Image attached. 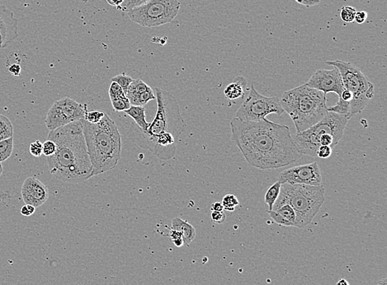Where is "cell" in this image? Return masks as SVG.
I'll return each instance as SVG.
<instances>
[{"instance_id": "1", "label": "cell", "mask_w": 387, "mask_h": 285, "mask_svg": "<svg viewBox=\"0 0 387 285\" xmlns=\"http://www.w3.org/2000/svg\"><path fill=\"white\" fill-rule=\"evenodd\" d=\"M231 128L233 142L254 168L277 169L302 158L287 125L266 118L259 121H243L235 117Z\"/></svg>"}, {"instance_id": "2", "label": "cell", "mask_w": 387, "mask_h": 285, "mask_svg": "<svg viewBox=\"0 0 387 285\" xmlns=\"http://www.w3.org/2000/svg\"><path fill=\"white\" fill-rule=\"evenodd\" d=\"M47 138L56 145V151L46 157L51 175L67 183H81L92 177V164L81 120L49 132Z\"/></svg>"}, {"instance_id": "3", "label": "cell", "mask_w": 387, "mask_h": 285, "mask_svg": "<svg viewBox=\"0 0 387 285\" xmlns=\"http://www.w3.org/2000/svg\"><path fill=\"white\" fill-rule=\"evenodd\" d=\"M92 164V177L115 168L121 159L122 137L115 122L105 114L98 124L81 120Z\"/></svg>"}, {"instance_id": "4", "label": "cell", "mask_w": 387, "mask_h": 285, "mask_svg": "<svg viewBox=\"0 0 387 285\" xmlns=\"http://www.w3.org/2000/svg\"><path fill=\"white\" fill-rule=\"evenodd\" d=\"M279 100L284 111L295 124L297 133L317 124L327 113L326 95L307 84L288 90Z\"/></svg>"}, {"instance_id": "5", "label": "cell", "mask_w": 387, "mask_h": 285, "mask_svg": "<svg viewBox=\"0 0 387 285\" xmlns=\"http://www.w3.org/2000/svg\"><path fill=\"white\" fill-rule=\"evenodd\" d=\"M325 190L321 186L283 183L272 210L284 205L294 209L297 228H304L311 223L325 201Z\"/></svg>"}, {"instance_id": "6", "label": "cell", "mask_w": 387, "mask_h": 285, "mask_svg": "<svg viewBox=\"0 0 387 285\" xmlns=\"http://www.w3.org/2000/svg\"><path fill=\"white\" fill-rule=\"evenodd\" d=\"M155 90L156 114L147 131H141L149 138H155L163 133H170L174 138H178L185 128L178 102L170 92L159 88Z\"/></svg>"}, {"instance_id": "7", "label": "cell", "mask_w": 387, "mask_h": 285, "mask_svg": "<svg viewBox=\"0 0 387 285\" xmlns=\"http://www.w3.org/2000/svg\"><path fill=\"white\" fill-rule=\"evenodd\" d=\"M348 120L344 115L327 111L325 117L317 124L293 136V140L302 155L317 157V151L321 147L319 139L321 136L331 134L338 144L343 138Z\"/></svg>"}, {"instance_id": "8", "label": "cell", "mask_w": 387, "mask_h": 285, "mask_svg": "<svg viewBox=\"0 0 387 285\" xmlns=\"http://www.w3.org/2000/svg\"><path fill=\"white\" fill-rule=\"evenodd\" d=\"M325 64L336 68L340 73L344 89L353 93L350 101L352 116L362 112L368 101L374 97V85L361 69L350 62L343 60L326 61Z\"/></svg>"}, {"instance_id": "9", "label": "cell", "mask_w": 387, "mask_h": 285, "mask_svg": "<svg viewBox=\"0 0 387 285\" xmlns=\"http://www.w3.org/2000/svg\"><path fill=\"white\" fill-rule=\"evenodd\" d=\"M180 7L178 0H148L127 14L132 22L138 25L155 28L172 23L179 13Z\"/></svg>"}, {"instance_id": "10", "label": "cell", "mask_w": 387, "mask_h": 285, "mask_svg": "<svg viewBox=\"0 0 387 285\" xmlns=\"http://www.w3.org/2000/svg\"><path fill=\"white\" fill-rule=\"evenodd\" d=\"M284 112L278 97L259 94L252 85L249 96L238 109L235 117L243 121H259L270 114L281 115Z\"/></svg>"}, {"instance_id": "11", "label": "cell", "mask_w": 387, "mask_h": 285, "mask_svg": "<svg viewBox=\"0 0 387 285\" xmlns=\"http://www.w3.org/2000/svg\"><path fill=\"white\" fill-rule=\"evenodd\" d=\"M88 105L74 101L69 97L55 101L46 115V126L50 131L65 126L72 122L84 119Z\"/></svg>"}, {"instance_id": "12", "label": "cell", "mask_w": 387, "mask_h": 285, "mask_svg": "<svg viewBox=\"0 0 387 285\" xmlns=\"http://www.w3.org/2000/svg\"><path fill=\"white\" fill-rule=\"evenodd\" d=\"M128 136L139 147L148 150L158 159L167 161L175 156L177 147L176 138L170 133H163L155 138L144 135L141 129L132 123L128 131Z\"/></svg>"}, {"instance_id": "13", "label": "cell", "mask_w": 387, "mask_h": 285, "mask_svg": "<svg viewBox=\"0 0 387 285\" xmlns=\"http://www.w3.org/2000/svg\"><path fill=\"white\" fill-rule=\"evenodd\" d=\"M281 184L322 185L321 169L317 163H311L306 165L298 166L284 170L279 174L278 180Z\"/></svg>"}, {"instance_id": "14", "label": "cell", "mask_w": 387, "mask_h": 285, "mask_svg": "<svg viewBox=\"0 0 387 285\" xmlns=\"http://www.w3.org/2000/svg\"><path fill=\"white\" fill-rule=\"evenodd\" d=\"M309 88L318 90L325 95L329 92H334L339 97L341 96L344 90L343 80L339 70L336 68L333 69H318L316 70L309 81L306 83Z\"/></svg>"}, {"instance_id": "15", "label": "cell", "mask_w": 387, "mask_h": 285, "mask_svg": "<svg viewBox=\"0 0 387 285\" xmlns=\"http://www.w3.org/2000/svg\"><path fill=\"white\" fill-rule=\"evenodd\" d=\"M22 197L25 205H31L35 208L41 207L47 201L49 190L37 177H29L22 186Z\"/></svg>"}, {"instance_id": "16", "label": "cell", "mask_w": 387, "mask_h": 285, "mask_svg": "<svg viewBox=\"0 0 387 285\" xmlns=\"http://www.w3.org/2000/svg\"><path fill=\"white\" fill-rule=\"evenodd\" d=\"M19 20L14 12L5 5H0V42L2 48H6L19 37Z\"/></svg>"}, {"instance_id": "17", "label": "cell", "mask_w": 387, "mask_h": 285, "mask_svg": "<svg viewBox=\"0 0 387 285\" xmlns=\"http://www.w3.org/2000/svg\"><path fill=\"white\" fill-rule=\"evenodd\" d=\"M272 220L278 225L297 228V216L294 209L289 205H284L268 213Z\"/></svg>"}, {"instance_id": "18", "label": "cell", "mask_w": 387, "mask_h": 285, "mask_svg": "<svg viewBox=\"0 0 387 285\" xmlns=\"http://www.w3.org/2000/svg\"><path fill=\"white\" fill-rule=\"evenodd\" d=\"M171 229L179 231L182 233L183 243L186 246H189L191 241H194L196 237V230H195L194 226L187 221L183 220L180 218H174L172 220Z\"/></svg>"}, {"instance_id": "19", "label": "cell", "mask_w": 387, "mask_h": 285, "mask_svg": "<svg viewBox=\"0 0 387 285\" xmlns=\"http://www.w3.org/2000/svg\"><path fill=\"white\" fill-rule=\"evenodd\" d=\"M247 81L244 77H235L232 83L227 85L224 91L226 98L230 101H234L235 99L240 98L244 95V88L246 87Z\"/></svg>"}, {"instance_id": "20", "label": "cell", "mask_w": 387, "mask_h": 285, "mask_svg": "<svg viewBox=\"0 0 387 285\" xmlns=\"http://www.w3.org/2000/svg\"><path fill=\"white\" fill-rule=\"evenodd\" d=\"M125 114L129 115L135 124L143 132L147 131L150 127V123L145 120V109L144 106H131L128 110L124 111Z\"/></svg>"}, {"instance_id": "21", "label": "cell", "mask_w": 387, "mask_h": 285, "mask_svg": "<svg viewBox=\"0 0 387 285\" xmlns=\"http://www.w3.org/2000/svg\"><path fill=\"white\" fill-rule=\"evenodd\" d=\"M281 185V183L277 181V182H275L274 184L272 185V187L267 189L265 196H264V203H265L266 210H267V213L272 211V207H273V205L278 198L279 194H280Z\"/></svg>"}, {"instance_id": "22", "label": "cell", "mask_w": 387, "mask_h": 285, "mask_svg": "<svg viewBox=\"0 0 387 285\" xmlns=\"http://www.w3.org/2000/svg\"><path fill=\"white\" fill-rule=\"evenodd\" d=\"M155 95L154 94V91L152 88L147 90L146 92L141 93V94L136 95L134 97H131L128 98L130 103L132 106H144L145 105L152 100H155Z\"/></svg>"}, {"instance_id": "23", "label": "cell", "mask_w": 387, "mask_h": 285, "mask_svg": "<svg viewBox=\"0 0 387 285\" xmlns=\"http://www.w3.org/2000/svg\"><path fill=\"white\" fill-rule=\"evenodd\" d=\"M327 111L344 115L348 119L353 117L351 115L350 102L343 101V99L340 98V97H339V101H337V103L334 106L327 107Z\"/></svg>"}, {"instance_id": "24", "label": "cell", "mask_w": 387, "mask_h": 285, "mask_svg": "<svg viewBox=\"0 0 387 285\" xmlns=\"http://www.w3.org/2000/svg\"><path fill=\"white\" fill-rule=\"evenodd\" d=\"M14 137V127L10 119L0 114V141Z\"/></svg>"}, {"instance_id": "25", "label": "cell", "mask_w": 387, "mask_h": 285, "mask_svg": "<svg viewBox=\"0 0 387 285\" xmlns=\"http://www.w3.org/2000/svg\"><path fill=\"white\" fill-rule=\"evenodd\" d=\"M150 88H151L150 86L141 79H134L132 83L130 84L129 88L127 89L126 96H127V98H129V97H134L136 95L141 94Z\"/></svg>"}, {"instance_id": "26", "label": "cell", "mask_w": 387, "mask_h": 285, "mask_svg": "<svg viewBox=\"0 0 387 285\" xmlns=\"http://www.w3.org/2000/svg\"><path fill=\"white\" fill-rule=\"evenodd\" d=\"M14 151V137L0 141V163L10 159Z\"/></svg>"}, {"instance_id": "27", "label": "cell", "mask_w": 387, "mask_h": 285, "mask_svg": "<svg viewBox=\"0 0 387 285\" xmlns=\"http://www.w3.org/2000/svg\"><path fill=\"white\" fill-rule=\"evenodd\" d=\"M133 80L134 79L132 77L128 76V75L124 74V73L118 74L117 76L113 77L112 78V82L118 83V85L120 86L122 90L124 91L125 94L127 93V89H128L130 84L132 83Z\"/></svg>"}, {"instance_id": "28", "label": "cell", "mask_w": 387, "mask_h": 285, "mask_svg": "<svg viewBox=\"0 0 387 285\" xmlns=\"http://www.w3.org/2000/svg\"><path fill=\"white\" fill-rule=\"evenodd\" d=\"M221 204L223 205L225 210L233 212L235 210V207L239 205L240 202L235 195H226L222 199Z\"/></svg>"}, {"instance_id": "29", "label": "cell", "mask_w": 387, "mask_h": 285, "mask_svg": "<svg viewBox=\"0 0 387 285\" xmlns=\"http://www.w3.org/2000/svg\"><path fill=\"white\" fill-rule=\"evenodd\" d=\"M356 12V9L352 6H343L340 10V18L344 23H353Z\"/></svg>"}, {"instance_id": "30", "label": "cell", "mask_w": 387, "mask_h": 285, "mask_svg": "<svg viewBox=\"0 0 387 285\" xmlns=\"http://www.w3.org/2000/svg\"><path fill=\"white\" fill-rule=\"evenodd\" d=\"M111 101H112L113 110L115 111H125L126 110H128L132 106L127 96L124 97H121V98L115 99V100H112Z\"/></svg>"}, {"instance_id": "31", "label": "cell", "mask_w": 387, "mask_h": 285, "mask_svg": "<svg viewBox=\"0 0 387 285\" xmlns=\"http://www.w3.org/2000/svg\"><path fill=\"white\" fill-rule=\"evenodd\" d=\"M109 93L111 101L112 100H115V99L121 98V97H126L124 91L122 90L120 86L118 85V83H114V82H112V83H111Z\"/></svg>"}, {"instance_id": "32", "label": "cell", "mask_w": 387, "mask_h": 285, "mask_svg": "<svg viewBox=\"0 0 387 285\" xmlns=\"http://www.w3.org/2000/svg\"><path fill=\"white\" fill-rule=\"evenodd\" d=\"M148 0H124V3L122 4V6L118 8L117 10L122 12H128L135 8L138 7L140 5H143Z\"/></svg>"}, {"instance_id": "33", "label": "cell", "mask_w": 387, "mask_h": 285, "mask_svg": "<svg viewBox=\"0 0 387 285\" xmlns=\"http://www.w3.org/2000/svg\"><path fill=\"white\" fill-rule=\"evenodd\" d=\"M104 115H105V113L103 112V111H99V110L88 111L84 116V120L89 122V123H92V124H98L103 120Z\"/></svg>"}, {"instance_id": "34", "label": "cell", "mask_w": 387, "mask_h": 285, "mask_svg": "<svg viewBox=\"0 0 387 285\" xmlns=\"http://www.w3.org/2000/svg\"><path fill=\"white\" fill-rule=\"evenodd\" d=\"M56 151V145L53 141L47 139L42 144V154L45 156L49 157L53 155Z\"/></svg>"}, {"instance_id": "35", "label": "cell", "mask_w": 387, "mask_h": 285, "mask_svg": "<svg viewBox=\"0 0 387 285\" xmlns=\"http://www.w3.org/2000/svg\"><path fill=\"white\" fill-rule=\"evenodd\" d=\"M169 237H171V240L173 241V243L177 247H181V246L184 245L183 240H182V233L179 231L171 229L170 232H169Z\"/></svg>"}, {"instance_id": "36", "label": "cell", "mask_w": 387, "mask_h": 285, "mask_svg": "<svg viewBox=\"0 0 387 285\" xmlns=\"http://www.w3.org/2000/svg\"><path fill=\"white\" fill-rule=\"evenodd\" d=\"M29 151L33 156L38 157L42 156V144L40 140L35 141L32 143L29 147Z\"/></svg>"}, {"instance_id": "37", "label": "cell", "mask_w": 387, "mask_h": 285, "mask_svg": "<svg viewBox=\"0 0 387 285\" xmlns=\"http://www.w3.org/2000/svg\"><path fill=\"white\" fill-rule=\"evenodd\" d=\"M319 143H320L321 146H330L331 148L338 145L331 134H324V135L321 136L319 139Z\"/></svg>"}, {"instance_id": "38", "label": "cell", "mask_w": 387, "mask_h": 285, "mask_svg": "<svg viewBox=\"0 0 387 285\" xmlns=\"http://www.w3.org/2000/svg\"><path fill=\"white\" fill-rule=\"evenodd\" d=\"M332 148L330 146H321L317 151V157L321 159H328L331 156Z\"/></svg>"}, {"instance_id": "39", "label": "cell", "mask_w": 387, "mask_h": 285, "mask_svg": "<svg viewBox=\"0 0 387 285\" xmlns=\"http://www.w3.org/2000/svg\"><path fill=\"white\" fill-rule=\"evenodd\" d=\"M226 219V214H225L224 212L212 211V220L213 221L214 223L221 224V223H223L224 222H225Z\"/></svg>"}, {"instance_id": "40", "label": "cell", "mask_w": 387, "mask_h": 285, "mask_svg": "<svg viewBox=\"0 0 387 285\" xmlns=\"http://www.w3.org/2000/svg\"><path fill=\"white\" fill-rule=\"evenodd\" d=\"M368 14L366 11H357L355 14L354 21L357 24H362L366 22Z\"/></svg>"}, {"instance_id": "41", "label": "cell", "mask_w": 387, "mask_h": 285, "mask_svg": "<svg viewBox=\"0 0 387 285\" xmlns=\"http://www.w3.org/2000/svg\"><path fill=\"white\" fill-rule=\"evenodd\" d=\"M36 211V208L33 205H25L21 209V214L23 216L28 217L33 215Z\"/></svg>"}, {"instance_id": "42", "label": "cell", "mask_w": 387, "mask_h": 285, "mask_svg": "<svg viewBox=\"0 0 387 285\" xmlns=\"http://www.w3.org/2000/svg\"><path fill=\"white\" fill-rule=\"evenodd\" d=\"M300 5H304L306 7H312L315 5H318L321 0H295Z\"/></svg>"}, {"instance_id": "43", "label": "cell", "mask_w": 387, "mask_h": 285, "mask_svg": "<svg viewBox=\"0 0 387 285\" xmlns=\"http://www.w3.org/2000/svg\"><path fill=\"white\" fill-rule=\"evenodd\" d=\"M9 71L10 74H13L14 76H19L21 74V66L18 64H14L9 68Z\"/></svg>"}, {"instance_id": "44", "label": "cell", "mask_w": 387, "mask_h": 285, "mask_svg": "<svg viewBox=\"0 0 387 285\" xmlns=\"http://www.w3.org/2000/svg\"><path fill=\"white\" fill-rule=\"evenodd\" d=\"M340 98L343 99V101H348V102H350L352 100H353V93L350 92V91H348V90L344 89L343 90V92H342L341 96H340Z\"/></svg>"}, {"instance_id": "45", "label": "cell", "mask_w": 387, "mask_h": 285, "mask_svg": "<svg viewBox=\"0 0 387 285\" xmlns=\"http://www.w3.org/2000/svg\"><path fill=\"white\" fill-rule=\"evenodd\" d=\"M106 1L108 2L109 5H111V6L116 7L117 9H118V8L121 7V6L122 5V4L124 3V0H106Z\"/></svg>"}, {"instance_id": "46", "label": "cell", "mask_w": 387, "mask_h": 285, "mask_svg": "<svg viewBox=\"0 0 387 285\" xmlns=\"http://www.w3.org/2000/svg\"><path fill=\"white\" fill-rule=\"evenodd\" d=\"M212 209V211L223 212V205H222L221 202H215L214 204H212V209Z\"/></svg>"}, {"instance_id": "47", "label": "cell", "mask_w": 387, "mask_h": 285, "mask_svg": "<svg viewBox=\"0 0 387 285\" xmlns=\"http://www.w3.org/2000/svg\"><path fill=\"white\" fill-rule=\"evenodd\" d=\"M336 285H349V283L345 279H340Z\"/></svg>"}, {"instance_id": "48", "label": "cell", "mask_w": 387, "mask_h": 285, "mask_svg": "<svg viewBox=\"0 0 387 285\" xmlns=\"http://www.w3.org/2000/svg\"><path fill=\"white\" fill-rule=\"evenodd\" d=\"M377 285H387V278H382L381 280L379 281V283H377Z\"/></svg>"}, {"instance_id": "49", "label": "cell", "mask_w": 387, "mask_h": 285, "mask_svg": "<svg viewBox=\"0 0 387 285\" xmlns=\"http://www.w3.org/2000/svg\"><path fill=\"white\" fill-rule=\"evenodd\" d=\"M3 173V167L2 164H1V163H0V177H1V175H2Z\"/></svg>"}, {"instance_id": "50", "label": "cell", "mask_w": 387, "mask_h": 285, "mask_svg": "<svg viewBox=\"0 0 387 285\" xmlns=\"http://www.w3.org/2000/svg\"><path fill=\"white\" fill-rule=\"evenodd\" d=\"M2 48V46H1V42H0V49Z\"/></svg>"}]
</instances>
